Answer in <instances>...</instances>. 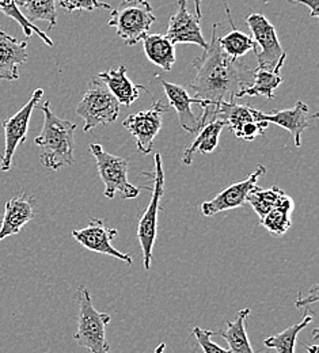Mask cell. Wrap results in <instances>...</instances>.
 Wrapping results in <instances>:
<instances>
[{"mask_svg":"<svg viewBox=\"0 0 319 353\" xmlns=\"http://www.w3.org/2000/svg\"><path fill=\"white\" fill-rule=\"evenodd\" d=\"M218 23L212 26L211 43L193 60L196 77L190 83L194 98L218 105L234 102L239 91L253 82V70L226 54L218 41Z\"/></svg>","mask_w":319,"mask_h":353,"instance_id":"obj_1","label":"cell"},{"mask_svg":"<svg viewBox=\"0 0 319 353\" xmlns=\"http://www.w3.org/2000/svg\"><path fill=\"white\" fill-rule=\"evenodd\" d=\"M44 125L43 131L34 139L36 145L40 147V161L49 170H60L64 166L75 163L74 158V134L76 124L59 119L50 109V102L43 105Z\"/></svg>","mask_w":319,"mask_h":353,"instance_id":"obj_2","label":"cell"},{"mask_svg":"<svg viewBox=\"0 0 319 353\" xmlns=\"http://www.w3.org/2000/svg\"><path fill=\"white\" fill-rule=\"evenodd\" d=\"M78 330L74 336L78 345L88 348L92 353H110L106 326L112 316L94 309L90 291L85 285L78 287Z\"/></svg>","mask_w":319,"mask_h":353,"instance_id":"obj_3","label":"cell"},{"mask_svg":"<svg viewBox=\"0 0 319 353\" xmlns=\"http://www.w3.org/2000/svg\"><path fill=\"white\" fill-rule=\"evenodd\" d=\"M110 11L107 25L114 28L117 36L130 46L140 43L156 21L147 0H123Z\"/></svg>","mask_w":319,"mask_h":353,"instance_id":"obj_4","label":"cell"},{"mask_svg":"<svg viewBox=\"0 0 319 353\" xmlns=\"http://www.w3.org/2000/svg\"><path fill=\"white\" fill-rule=\"evenodd\" d=\"M89 151L96 161L98 174L105 185L103 196L112 200L120 193L124 200L136 199L144 188L135 186L128 181V159L106 152L98 143H92Z\"/></svg>","mask_w":319,"mask_h":353,"instance_id":"obj_5","label":"cell"},{"mask_svg":"<svg viewBox=\"0 0 319 353\" xmlns=\"http://www.w3.org/2000/svg\"><path fill=\"white\" fill-rule=\"evenodd\" d=\"M76 114L85 120L83 131L90 132L98 125H110L117 120L120 102L98 77H94L76 106Z\"/></svg>","mask_w":319,"mask_h":353,"instance_id":"obj_6","label":"cell"},{"mask_svg":"<svg viewBox=\"0 0 319 353\" xmlns=\"http://www.w3.org/2000/svg\"><path fill=\"white\" fill-rule=\"evenodd\" d=\"M154 172L143 173L144 176H151L154 179L152 194L148 204V208L144 211L137 227V238L143 252V266L145 270H150L152 264V250L158 234V212L161 208V201L165 194V170L162 163V157L159 152L154 155Z\"/></svg>","mask_w":319,"mask_h":353,"instance_id":"obj_7","label":"cell"},{"mask_svg":"<svg viewBox=\"0 0 319 353\" xmlns=\"http://www.w3.org/2000/svg\"><path fill=\"white\" fill-rule=\"evenodd\" d=\"M256 43L254 53L257 56L258 67L265 70H281L287 59V52L278 41L276 29L267 17L253 12L246 21Z\"/></svg>","mask_w":319,"mask_h":353,"instance_id":"obj_8","label":"cell"},{"mask_svg":"<svg viewBox=\"0 0 319 353\" xmlns=\"http://www.w3.org/2000/svg\"><path fill=\"white\" fill-rule=\"evenodd\" d=\"M43 97H44L43 88L34 90L30 99L22 106V109H19L12 117H10L1 123V127L4 131V152L0 159V170L1 172L6 173L11 169L14 154H15L18 145L21 143L26 141L32 113Z\"/></svg>","mask_w":319,"mask_h":353,"instance_id":"obj_9","label":"cell"},{"mask_svg":"<svg viewBox=\"0 0 319 353\" xmlns=\"http://www.w3.org/2000/svg\"><path fill=\"white\" fill-rule=\"evenodd\" d=\"M169 110L162 101H154L151 108L128 116L123 127L136 139V145L141 155H148L154 150V140L162 128V116Z\"/></svg>","mask_w":319,"mask_h":353,"instance_id":"obj_10","label":"cell"},{"mask_svg":"<svg viewBox=\"0 0 319 353\" xmlns=\"http://www.w3.org/2000/svg\"><path fill=\"white\" fill-rule=\"evenodd\" d=\"M265 173H267V168L263 165H258L257 169L246 179L229 185L218 196H215L212 200L203 203L200 205L201 214L207 218H211L220 212L231 211V210L242 207L243 204H246L249 193L257 186L260 176Z\"/></svg>","mask_w":319,"mask_h":353,"instance_id":"obj_11","label":"cell"},{"mask_svg":"<svg viewBox=\"0 0 319 353\" xmlns=\"http://www.w3.org/2000/svg\"><path fill=\"white\" fill-rule=\"evenodd\" d=\"M71 234L76 242L90 252L112 256L128 265L132 264V257L130 254L121 253L112 245V241L117 236L119 231L116 228H106L103 221L98 218H90L88 227L75 228Z\"/></svg>","mask_w":319,"mask_h":353,"instance_id":"obj_12","label":"cell"},{"mask_svg":"<svg viewBox=\"0 0 319 353\" xmlns=\"http://www.w3.org/2000/svg\"><path fill=\"white\" fill-rule=\"evenodd\" d=\"M253 114L260 121H267L268 124L272 123L281 127L282 130L292 133L296 147L302 145V133L310 127V120L318 117V114L311 116L309 106L302 101H298L292 109L277 110L268 114L257 109H253Z\"/></svg>","mask_w":319,"mask_h":353,"instance_id":"obj_13","label":"cell"},{"mask_svg":"<svg viewBox=\"0 0 319 353\" xmlns=\"http://www.w3.org/2000/svg\"><path fill=\"white\" fill-rule=\"evenodd\" d=\"M177 12L170 18L166 37L173 44H194L205 49L208 46L196 14L187 11L186 0H178Z\"/></svg>","mask_w":319,"mask_h":353,"instance_id":"obj_14","label":"cell"},{"mask_svg":"<svg viewBox=\"0 0 319 353\" xmlns=\"http://www.w3.org/2000/svg\"><path fill=\"white\" fill-rule=\"evenodd\" d=\"M161 85L165 90V94L169 99V103L173 109H176L180 125L186 132L197 133L200 131V121L198 117L192 110V103H197L201 108L207 105V101H201L197 98H190L189 92L180 85L170 83L167 81L159 79Z\"/></svg>","mask_w":319,"mask_h":353,"instance_id":"obj_15","label":"cell"},{"mask_svg":"<svg viewBox=\"0 0 319 353\" xmlns=\"http://www.w3.org/2000/svg\"><path fill=\"white\" fill-rule=\"evenodd\" d=\"M36 201L28 194L10 199L4 207V216L0 224V242L11 235H17L34 218Z\"/></svg>","mask_w":319,"mask_h":353,"instance_id":"obj_16","label":"cell"},{"mask_svg":"<svg viewBox=\"0 0 319 353\" xmlns=\"http://www.w3.org/2000/svg\"><path fill=\"white\" fill-rule=\"evenodd\" d=\"M28 60V43L0 32V81H18V67Z\"/></svg>","mask_w":319,"mask_h":353,"instance_id":"obj_17","label":"cell"},{"mask_svg":"<svg viewBox=\"0 0 319 353\" xmlns=\"http://www.w3.org/2000/svg\"><path fill=\"white\" fill-rule=\"evenodd\" d=\"M109 88V91L116 97L120 105L131 106L138 98V88L143 86L134 85L127 77V67L120 65L117 70H112L107 72H101L96 75Z\"/></svg>","mask_w":319,"mask_h":353,"instance_id":"obj_18","label":"cell"},{"mask_svg":"<svg viewBox=\"0 0 319 353\" xmlns=\"http://www.w3.org/2000/svg\"><path fill=\"white\" fill-rule=\"evenodd\" d=\"M227 127L223 120H214L205 124L198 132L193 143L185 150L183 155V165H192L196 154H211L219 144V137L223 128Z\"/></svg>","mask_w":319,"mask_h":353,"instance_id":"obj_19","label":"cell"},{"mask_svg":"<svg viewBox=\"0 0 319 353\" xmlns=\"http://www.w3.org/2000/svg\"><path fill=\"white\" fill-rule=\"evenodd\" d=\"M141 41L145 56L151 63L161 67L163 71H172L176 63V49L166 36L147 34Z\"/></svg>","mask_w":319,"mask_h":353,"instance_id":"obj_20","label":"cell"},{"mask_svg":"<svg viewBox=\"0 0 319 353\" xmlns=\"http://www.w3.org/2000/svg\"><path fill=\"white\" fill-rule=\"evenodd\" d=\"M249 314L250 309L240 310L235 321H227L223 330L215 332V334L222 336L227 341L229 353H256L251 348L246 330V321Z\"/></svg>","mask_w":319,"mask_h":353,"instance_id":"obj_21","label":"cell"},{"mask_svg":"<svg viewBox=\"0 0 319 353\" xmlns=\"http://www.w3.org/2000/svg\"><path fill=\"white\" fill-rule=\"evenodd\" d=\"M282 83L280 70H265L257 67L253 71V82L250 86L238 92L236 99L242 97H265L274 99V90Z\"/></svg>","mask_w":319,"mask_h":353,"instance_id":"obj_22","label":"cell"},{"mask_svg":"<svg viewBox=\"0 0 319 353\" xmlns=\"http://www.w3.org/2000/svg\"><path fill=\"white\" fill-rule=\"evenodd\" d=\"M294 210V200L287 193H284L278 204L261 219V224L274 236H281L289 230L292 224L291 216Z\"/></svg>","mask_w":319,"mask_h":353,"instance_id":"obj_23","label":"cell"},{"mask_svg":"<svg viewBox=\"0 0 319 353\" xmlns=\"http://www.w3.org/2000/svg\"><path fill=\"white\" fill-rule=\"evenodd\" d=\"M23 17L34 23L37 21L48 22V30H52L57 23L56 0H15Z\"/></svg>","mask_w":319,"mask_h":353,"instance_id":"obj_24","label":"cell"},{"mask_svg":"<svg viewBox=\"0 0 319 353\" xmlns=\"http://www.w3.org/2000/svg\"><path fill=\"white\" fill-rule=\"evenodd\" d=\"M215 119L226 121L228 128L234 133L238 132L245 124L256 121L253 108L249 105H239L234 102H220L215 106Z\"/></svg>","mask_w":319,"mask_h":353,"instance_id":"obj_25","label":"cell"},{"mask_svg":"<svg viewBox=\"0 0 319 353\" xmlns=\"http://www.w3.org/2000/svg\"><path fill=\"white\" fill-rule=\"evenodd\" d=\"M313 321V312L311 314H306V316L303 318L302 322L292 325L289 327H287L285 330H282L278 334H274L268 337L267 340H264V345L269 350H274L277 353H295V347H296V341H298V336L299 333Z\"/></svg>","mask_w":319,"mask_h":353,"instance_id":"obj_26","label":"cell"},{"mask_svg":"<svg viewBox=\"0 0 319 353\" xmlns=\"http://www.w3.org/2000/svg\"><path fill=\"white\" fill-rule=\"evenodd\" d=\"M226 14H227L228 21L231 23V32L227 33L225 37L218 39L219 45L222 48V50L228 54L232 59H239L242 56H245L247 52L254 50L256 49V43L253 41L251 37H249L247 34L239 32L235 25L232 23V18H231V11L226 6Z\"/></svg>","mask_w":319,"mask_h":353,"instance_id":"obj_27","label":"cell"},{"mask_svg":"<svg viewBox=\"0 0 319 353\" xmlns=\"http://www.w3.org/2000/svg\"><path fill=\"white\" fill-rule=\"evenodd\" d=\"M285 192L278 188L277 185L272 186L271 189H261L258 185L249 193L247 196V201L253 210L256 211V214L260 216V219H263L271 210H274V207L278 204L281 196Z\"/></svg>","mask_w":319,"mask_h":353,"instance_id":"obj_28","label":"cell"},{"mask_svg":"<svg viewBox=\"0 0 319 353\" xmlns=\"http://www.w3.org/2000/svg\"><path fill=\"white\" fill-rule=\"evenodd\" d=\"M0 11L7 15L8 18L14 19L15 22L19 23V26L22 28L25 36L29 39L32 37V34H37L48 46H53V41L48 37V34L44 33L40 28H37L34 23L29 22L23 14L21 12V10L18 8L17 6V1L15 0H0Z\"/></svg>","mask_w":319,"mask_h":353,"instance_id":"obj_29","label":"cell"},{"mask_svg":"<svg viewBox=\"0 0 319 353\" xmlns=\"http://www.w3.org/2000/svg\"><path fill=\"white\" fill-rule=\"evenodd\" d=\"M59 6L64 10H67L68 12H74V11H94L95 8H106V10H112V6L109 3L105 1H99V0H57Z\"/></svg>","mask_w":319,"mask_h":353,"instance_id":"obj_30","label":"cell"},{"mask_svg":"<svg viewBox=\"0 0 319 353\" xmlns=\"http://www.w3.org/2000/svg\"><path fill=\"white\" fill-rule=\"evenodd\" d=\"M193 336L196 337L200 348L203 350L204 353H229V351H226L223 348H220L218 344H215L211 337L215 336V332L207 330V329H201L198 326H196L193 329Z\"/></svg>","mask_w":319,"mask_h":353,"instance_id":"obj_31","label":"cell"},{"mask_svg":"<svg viewBox=\"0 0 319 353\" xmlns=\"http://www.w3.org/2000/svg\"><path fill=\"white\" fill-rule=\"evenodd\" d=\"M268 123L267 121H260V120H256V121H251V123H247L245 124L238 132L235 133L236 137L239 139H243L246 141H251L254 140L257 136L260 134H264L265 130L268 128Z\"/></svg>","mask_w":319,"mask_h":353,"instance_id":"obj_32","label":"cell"},{"mask_svg":"<svg viewBox=\"0 0 319 353\" xmlns=\"http://www.w3.org/2000/svg\"><path fill=\"white\" fill-rule=\"evenodd\" d=\"M317 302H318V284H314L311 287L309 296L300 298L299 301H296V307H307L310 305H316Z\"/></svg>","mask_w":319,"mask_h":353,"instance_id":"obj_33","label":"cell"},{"mask_svg":"<svg viewBox=\"0 0 319 353\" xmlns=\"http://www.w3.org/2000/svg\"><path fill=\"white\" fill-rule=\"evenodd\" d=\"M287 1H291V3H302V4H305V6L310 10V17H311V18H318L319 17V0H287Z\"/></svg>","mask_w":319,"mask_h":353,"instance_id":"obj_34","label":"cell"},{"mask_svg":"<svg viewBox=\"0 0 319 353\" xmlns=\"http://www.w3.org/2000/svg\"><path fill=\"white\" fill-rule=\"evenodd\" d=\"M194 8H196V17L201 19V0H194Z\"/></svg>","mask_w":319,"mask_h":353,"instance_id":"obj_35","label":"cell"},{"mask_svg":"<svg viewBox=\"0 0 319 353\" xmlns=\"http://www.w3.org/2000/svg\"><path fill=\"white\" fill-rule=\"evenodd\" d=\"M165 350H166V344H159L155 350H154V353H163L165 352Z\"/></svg>","mask_w":319,"mask_h":353,"instance_id":"obj_36","label":"cell"},{"mask_svg":"<svg viewBox=\"0 0 319 353\" xmlns=\"http://www.w3.org/2000/svg\"><path fill=\"white\" fill-rule=\"evenodd\" d=\"M307 352L309 353H318L319 347L318 345H313V347H306Z\"/></svg>","mask_w":319,"mask_h":353,"instance_id":"obj_37","label":"cell"}]
</instances>
